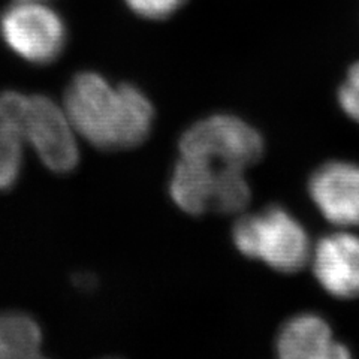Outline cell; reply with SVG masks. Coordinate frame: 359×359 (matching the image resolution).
Masks as SVG:
<instances>
[{
    "instance_id": "1",
    "label": "cell",
    "mask_w": 359,
    "mask_h": 359,
    "mask_svg": "<svg viewBox=\"0 0 359 359\" xmlns=\"http://www.w3.org/2000/svg\"><path fill=\"white\" fill-rule=\"evenodd\" d=\"M65 111L76 133L105 150L140 145L154 121L153 104L141 88L112 86L97 72L74 78L65 95Z\"/></svg>"
},
{
    "instance_id": "2",
    "label": "cell",
    "mask_w": 359,
    "mask_h": 359,
    "mask_svg": "<svg viewBox=\"0 0 359 359\" xmlns=\"http://www.w3.org/2000/svg\"><path fill=\"white\" fill-rule=\"evenodd\" d=\"M232 240L240 253L280 273L298 271L311 253L307 231L282 207L240 217L233 224Z\"/></svg>"
},
{
    "instance_id": "3",
    "label": "cell",
    "mask_w": 359,
    "mask_h": 359,
    "mask_svg": "<svg viewBox=\"0 0 359 359\" xmlns=\"http://www.w3.org/2000/svg\"><path fill=\"white\" fill-rule=\"evenodd\" d=\"M15 114L25 142L30 144L50 171H72L80 159L75 129L65 108L48 96L13 92Z\"/></svg>"
},
{
    "instance_id": "4",
    "label": "cell",
    "mask_w": 359,
    "mask_h": 359,
    "mask_svg": "<svg viewBox=\"0 0 359 359\" xmlns=\"http://www.w3.org/2000/svg\"><path fill=\"white\" fill-rule=\"evenodd\" d=\"M0 36L20 59L47 65L62 54L67 30L57 11L43 0H14L0 15Z\"/></svg>"
},
{
    "instance_id": "5",
    "label": "cell",
    "mask_w": 359,
    "mask_h": 359,
    "mask_svg": "<svg viewBox=\"0 0 359 359\" xmlns=\"http://www.w3.org/2000/svg\"><path fill=\"white\" fill-rule=\"evenodd\" d=\"M264 147L259 132L247 121L228 114L211 116L195 123L180 140L182 156L240 170L259 161Z\"/></svg>"
},
{
    "instance_id": "6",
    "label": "cell",
    "mask_w": 359,
    "mask_h": 359,
    "mask_svg": "<svg viewBox=\"0 0 359 359\" xmlns=\"http://www.w3.org/2000/svg\"><path fill=\"white\" fill-rule=\"evenodd\" d=\"M309 192L323 217L335 226H359V165L325 163L311 175Z\"/></svg>"
},
{
    "instance_id": "7",
    "label": "cell",
    "mask_w": 359,
    "mask_h": 359,
    "mask_svg": "<svg viewBox=\"0 0 359 359\" xmlns=\"http://www.w3.org/2000/svg\"><path fill=\"white\" fill-rule=\"evenodd\" d=\"M313 271L320 286L335 298L359 297V237L334 232L323 237L313 252Z\"/></svg>"
},
{
    "instance_id": "8",
    "label": "cell",
    "mask_w": 359,
    "mask_h": 359,
    "mask_svg": "<svg viewBox=\"0 0 359 359\" xmlns=\"http://www.w3.org/2000/svg\"><path fill=\"white\" fill-rule=\"evenodd\" d=\"M277 353L285 359H343L347 347L335 341L328 322L318 314L302 313L289 319L277 337Z\"/></svg>"
},
{
    "instance_id": "9",
    "label": "cell",
    "mask_w": 359,
    "mask_h": 359,
    "mask_svg": "<svg viewBox=\"0 0 359 359\" xmlns=\"http://www.w3.org/2000/svg\"><path fill=\"white\" fill-rule=\"evenodd\" d=\"M220 168L196 157L182 156L170 183V194L177 207L194 216L215 211Z\"/></svg>"
},
{
    "instance_id": "10",
    "label": "cell",
    "mask_w": 359,
    "mask_h": 359,
    "mask_svg": "<svg viewBox=\"0 0 359 359\" xmlns=\"http://www.w3.org/2000/svg\"><path fill=\"white\" fill-rule=\"evenodd\" d=\"M25 144L14 108L13 90L0 93V190L11 189L20 178Z\"/></svg>"
},
{
    "instance_id": "11",
    "label": "cell",
    "mask_w": 359,
    "mask_h": 359,
    "mask_svg": "<svg viewBox=\"0 0 359 359\" xmlns=\"http://www.w3.org/2000/svg\"><path fill=\"white\" fill-rule=\"evenodd\" d=\"M42 332L35 319L25 313L0 314V359L41 356Z\"/></svg>"
},
{
    "instance_id": "12",
    "label": "cell",
    "mask_w": 359,
    "mask_h": 359,
    "mask_svg": "<svg viewBox=\"0 0 359 359\" xmlns=\"http://www.w3.org/2000/svg\"><path fill=\"white\" fill-rule=\"evenodd\" d=\"M187 0H125L133 14L145 20H165L183 8Z\"/></svg>"
},
{
    "instance_id": "13",
    "label": "cell",
    "mask_w": 359,
    "mask_h": 359,
    "mask_svg": "<svg viewBox=\"0 0 359 359\" xmlns=\"http://www.w3.org/2000/svg\"><path fill=\"white\" fill-rule=\"evenodd\" d=\"M339 102L346 114L359 123V62L347 72L339 90Z\"/></svg>"
},
{
    "instance_id": "14",
    "label": "cell",
    "mask_w": 359,
    "mask_h": 359,
    "mask_svg": "<svg viewBox=\"0 0 359 359\" xmlns=\"http://www.w3.org/2000/svg\"><path fill=\"white\" fill-rule=\"evenodd\" d=\"M43 2H47V0H43Z\"/></svg>"
}]
</instances>
